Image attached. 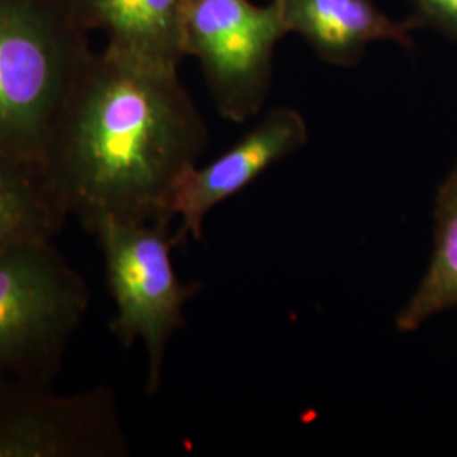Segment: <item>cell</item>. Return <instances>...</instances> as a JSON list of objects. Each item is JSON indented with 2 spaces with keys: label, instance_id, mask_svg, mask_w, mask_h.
<instances>
[{
  "label": "cell",
  "instance_id": "11",
  "mask_svg": "<svg viewBox=\"0 0 457 457\" xmlns=\"http://www.w3.org/2000/svg\"><path fill=\"white\" fill-rule=\"evenodd\" d=\"M434 219V251L424 278L395 319L400 332H413L442 312L457 309V163L439 187Z\"/></svg>",
  "mask_w": 457,
  "mask_h": 457
},
{
  "label": "cell",
  "instance_id": "2",
  "mask_svg": "<svg viewBox=\"0 0 457 457\" xmlns=\"http://www.w3.org/2000/svg\"><path fill=\"white\" fill-rule=\"evenodd\" d=\"M92 53L68 0H0V156L43 162Z\"/></svg>",
  "mask_w": 457,
  "mask_h": 457
},
{
  "label": "cell",
  "instance_id": "9",
  "mask_svg": "<svg viewBox=\"0 0 457 457\" xmlns=\"http://www.w3.org/2000/svg\"><path fill=\"white\" fill-rule=\"evenodd\" d=\"M87 33L107 37L105 51L137 65L179 71L185 0H68Z\"/></svg>",
  "mask_w": 457,
  "mask_h": 457
},
{
  "label": "cell",
  "instance_id": "7",
  "mask_svg": "<svg viewBox=\"0 0 457 457\" xmlns=\"http://www.w3.org/2000/svg\"><path fill=\"white\" fill-rule=\"evenodd\" d=\"M309 143V124L303 114L288 105H278L220 156L205 166L190 168L177 183L170 215L180 226L173 232L177 245L200 241L205 217L237 195L262 173L298 153Z\"/></svg>",
  "mask_w": 457,
  "mask_h": 457
},
{
  "label": "cell",
  "instance_id": "12",
  "mask_svg": "<svg viewBox=\"0 0 457 457\" xmlns=\"http://www.w3.org/2000/svg\"><path fill=\"white\" fill-rule=\"evenodd\" d=\"M415 29H430L457 43V0H409Z\"/></svg>",
  "mask_w": 457,
  "mask_h": 457
},
{
  "label": "cell",
  "instance_id": "5",
  "mask_svg": "<svg viewBox=\"0 0 457 457\" xmlns=\"http://www.w3.org/2000/svg\"><path fill=\"white\" fill-rule=\"evenodd\" d=\"M287 34L277 0H185V56L198 62L217 112L230 122L262 114Z\"/></svg>",
  "mask_w": 457,
  "mask_h": 457
},
{
  "label": "cell",
  "instance_id": "6",
  "mask_svg": "<svg viewBox=\"0 0 457 457\" xmlns=\"http://www.w3.org/2000/svg\"><path fill=\"white\" fill-rule=\"evenodd\" d=\"M129 451L111 388L65 395L51 383L0 376V457H124Z\"/></svg>",
  "mask_w": 457,
  "mask_h": 457
},
{
  "label": "cell",
  "instance_id": "4",
  "mask_svg": "<svg viewBox=\"0 0 457 457\" xmlns=\"http://www.w3.org/2000/svg\"><path fill=\"white\" fill-rule=\"evenodd\" d=\"M97 237L105 281L114 300L109 324L124 347L143 343L146 349V393L158 392L171 336L185 324L187 303L202 283H183L175 271L171 249L177 245L168 222L104 220Z\"/></svg>",
  "mask_w": 457,
  "mask_h": 457
},
{
  "label": "cell",
  "instance_id": "10",
  "mask_svg": "<svg viewBox=\"0 0 457 457\" xmlns=\"http://www.w3.org/2000/svg\"><path fill=\"white\" fill-rule=\"evenodd\" d=\"M70 217L41 160L0 156V249L53 241Z\"/></svg>",
  "mask_w": 457,
  "mask_h": 457
},
{
  "label": "cell",
  "instance_id": "8",
  "mask_svg": "<svg viewBox=\"0 0 457 457\" xmlns=\"http://www.w3.org/2000/svg\"><path fill=\"white\" fill-rule=\"evenodd\" d=\"M287 33L305 39L315 54L337 68L360 63L366 51L381 41L411 49L415 26L393 19L375 0H277Z\"/></svg>",
  "mask_w": 457,
  "mask_h": 457
},
{
  "label": "cell",
  "instance_id": "3",
  "mask_svg": "<svg viewBox=\"0 0 457 457\" xmlns=\"http://www.w3.org/2000/svg\"><path fill=\"white\" fill-rule=\"evenodd\" d=\"M88 302L53 241L0 249V376L53 383Z\"/></svg>",
  "mask_w": 457,
  "mask_h": 457
},
{
  "label": "cell",
  "instance_id": "1",
  "mask_svg": "<svg viewBox=\"0 0 457 457\" xmlns=\"http://www.w3.org/2000/svg\"><path fill=\"white\" fill-rule=\"evenodd\" d=\"M209 129L179 71L92 53L49 131L43 163L71 217L168 222L181 177Z\"/></svg>",
  "mask_w": 457,
  "mask_h": 457
}]
</instances>
